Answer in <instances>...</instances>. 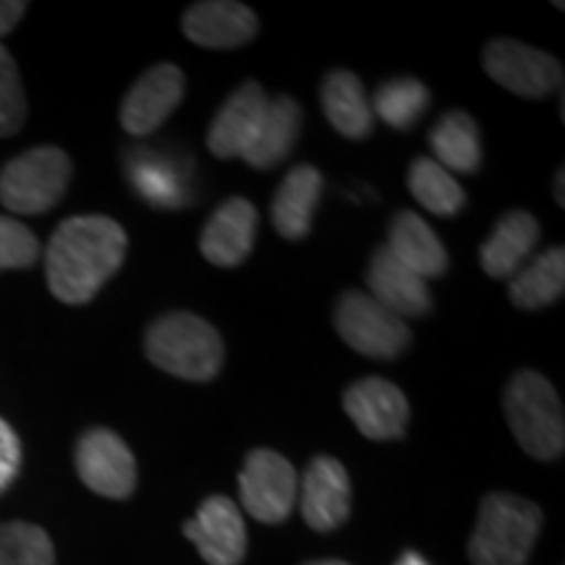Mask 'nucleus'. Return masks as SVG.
Here are the masks:
<instances>
[{
  "label": "nucleus",
  "mask_w": 565,
  "mask_h": 565,
  "mask_svg": "<svg viewBox=\"0 0 565 565\" xmlns=\"http://www.w3.org/2000/svg\"><path fill=\"white\" fill-rule=\"evenodd\" d=\"M126 231L113 217L76 215L55 228L45 252L47 288L63 303H87L121 270Z\"/></svg>",
  "instance_id": "f257e3e1"
},
{
  "label": "nucleus",
  "mask_w": 565,
  "mask_h": 565,
  "mask_svg": "<svg viewBox=\"0 0 565 565\" xmlns=\"http://www.w3.org/2000/svg\"><path fill=\"white\" fill-rule=\"evenodd\" d=\"M542 529V511L513 492H490L479 503V519L469 540L475 565H526Z\"/></svg>",
  "instance_id": "f03ea898"
},
{
  "label": "nucleus",
  "mask_w": 565,
  "mask_h": 565,
  "mask_svg": "<svg viewBox=\"0 0 565 565\" xmlns=\"http://www.w3.org/2000/svg\"><path fill=\"white\" fill-rule=\"evenodd\" d=\"M147 359L189 383H210L223 366V338L202 317L171 312L154 320L145 338Z\"/></svg>",
  "instance_id": "7ed1b4c3"
},
{
  "label": "nucleus",
  "mask_w": 565,
  "mask_h": 565,
  "mask_svg": "<svg viewBox=\"0 0 565 565\" xmlns=\"http://www.w3.org/2000/svg\"><path fill=\"white\" fill-rule=\"evenodd\" d=\"M505 419L521 448L536 461H555L565 448L561 395L545 374L521 370L505 387Z\"/></svg>",
  "instance_id": "20e7f679"
},
{
  "label": "nucleus",
  "mask_w": 565,
  "mask_h": 565,
  "mask_svg": "<svg viewBox=\"0 0 565 565\" xmlns=\"http://www.w3.org/2000/svg\"><path fill=\"white\" fill-rule=\"evenodd\" d=\"M71 173V158L58 147L21 152L0 171V204L17 215H42L63 200Z\"/></svg>",
  "instance_id": "39448f33"
},
{
  "label": "nucleus",
  "mask_w": 565,
  "mask_h": 565,
  "mask_svg": "<svg viewBox=\"0 0 565 565\" xmlns=\"http://www.w3.org/2000/svg\"><path fill=\"white\" fill-rule=\"evenodd\" d=\"M335 330L345 345L370 359H395L412 343L406 320L387 312L364 291H345L335 307Z\"/></svg>",
  "instance_id": "423d86ee"
},
{
  "label": "nucleus",
  "mask_w": 565,
  "mask_h": 565,
  "mask_svg": "<svg viewBox=\"0 0 565 565\" xmlns=\"http://www.w3.org/2000/svg\"><path fill=\"white\" fill-rule=\"evenodd\" d=\"M482 63L492 82L526 100H542L563 87L561 61L519 40L498 38L487 42Z\"/></svg>",
  "instance_id": "0eeeda50"
},
{
  "label": "nucleus",
  "mask_w": 565,
  "mask_h": 565,
  "mask_svg": "<svg viewBox=\"0 0 565 565\" xmlns=\"http://www.w3.org/2000/svg\"><path fill=\"white\" fill-rule=\"evenodd\" d=\"M242 505L263 524H280L299 498V475L294 463L270 448H254L238 471Z\"/></svg>",
  "instance_id": "6e6552de"
},
{
  "label": "nucleus",
  "mask_w": 565,
  "mask_h": 565,
  "mask_svg": "<svg viewBox=\"0 0 565 565\" xmlns=\"http://www.w3.org/2000/svg\"><path fill=\"white\" fill-rule=\"evenodd\" d=\"M76 471L92 492L110 500H126L137 490V461L113 429L95 427L76 443Z\"/></svg>",
  "instance_id": "1a4fd4ad"
},
{
  "label": "nucleus",
  "mask_w": 565,
  "mask_h": 565,
  "mask_svg": "<svg viewBox=\"0 0 565 565\" xmlns=\"http://www.w3.org/2000/svg\"><path fill=\"white\" fill-rule=\"evenodd\" d=\"M186 92V76L173 63H158L139 76L121 105V126L131 137L158 131L179 108Z\"/></svg>",
  "instance_id": "9d476101"
},
{
  "label": "nucleus",
  "mask_w": 565,
  "mask_h": 565,
  "mask_svg": "<svg viewBox=\"0 0 565 565\" xmlns=\"http://www.w3.org/2000/svg\"><path fill=\"white\" fill-rule=\"evenodd\" d=\"M343 408L370 440H398L406 435L412 408L398 385L383 377H364L343 393Z\"/></svg>",
  "instance_id": "9b49d317"
},
{
  "label": "nucleus",
  "mask_w": 565,
  "mask_h": 565,
  "mask_svg": "<svg viewBox=\"0 0 565 565\" xmlns=\"http://www.w3.org/2000/svg\"><path fill=\"white\" fill-rule=\"evenodd\" d=\"M183 534L210 565H238L246 555L244 515L225 494L204 500L194 519L183 524Z\"/></svg>",
  "instance_id": "f8f14e48"
},
{
  "label": "nucleus",
  "mask_w": 565,
  "mask_h": 565,
  "mask_svg": "<svg viewBox=\"0 0 565 565\" xmlns=\"http://www.w3.org/2000/svg\"><path fill=\"white\" fill-rule=\"evenodd\" d=\"M301 515L315 532H335L351 513V479L333 456H317L299 482Z\"/></svg>",
  "instance_id": "ddd939ff"
},
{
  "label": "nucleus",
  "mask_w": 565,
  "mask_h": 565,
  "mask_svg": "<svg viewBox=\"0 0 565 565\" xmlns=\"http://www.w3.org/2000/svg\"><path fill=\"white\" fill-rule=\"evenodd\" d=\"M267 105H270V97L265 95L263 84L254 79L244 82L212 118L207 150L221 160L244 158L246 147L252 145L265 121Z\"/></svg>",
  "instance_id": "4468645a"
},
{
  "label": "nucleus",
  "mask_w": 565,
  "mask_h": 565,
  "mask_svg": "<svg viewBox=\"0 0 565 565\" xmlns=\"http://www.w3.org/2000/svg\"><path fill=\"white\" fill-rule=\"evenodd\" d=\"M259 212L244 196H231L210 215L200 236V252L215 267H238L257 242Z\"/></svg>",
  "instance_id": "2eb2a0df"
},
{
  "label": "nucleus",
  "mask_w": 565,
  "mask_h": 565,
  "mask_svg": "<svg viewBox=\"0 0 565 565\" xmlns=\"http://www.w3.org/2000/svg\"><path fill=\"white\" fill-rule=\"evenodd\" d=\"M183 34L210 51H233L257 38L259 21L254 11L233 0H204L183 13Z\"/></svg>",
  "instance_id": "dca6fc26"
},
{
  "label": "nucleus",
  "mask_w": 565,
  "mask_h": 565,
  "mask_svg": "<svg viewBox=\"0 0 565 565\" xmlns=\"http://www.w3.org/2000/svg\"><path fill=\"white\" fill-rule=\"evenodd\" d=\"M366 288L374 301L383 303L387 312L401 320L424 317L433 309V294H429L427 280L401 265L387 252V246H380L372 254V263L366 267Z\"/></svg>",
  "instance_id": "f3484780"
},
{
  "label": "nucleus",
  "mask_w": 565,
  "mask_h": 565,
  "mask_svg": "<svg viewBox=\"0 0 565 565\" xmlns=\"http://www.w3.org/2000/svg\"><path fill=\"white\" fill-rule=\"evenodd\" d=\"M387 252L419 278H440L448 270V252L437 233L416 212L401 210L387 225Z\"/></svg>",
  "instance_id": "a211bd4d"
},
{
  "label": "nucleus",
  "mask_w": 565,
  "mask_h": 565,
  "mask_svg": "<svg viewBox=\"0 0 565 565\" xmlns=\"http://www.w3.org/2000/svg\"><path fill=\"white\" fill-rule=\"evenodd\" d=\"M322 196V173L315 166H296L280 181L273 196V225L286 242L309 236L315 210Z\"/></svg>",
  "instance_id": "6ab92c4d"
},
{
  "label": "nucleus",
  "mask_w": 565,
  "mask_h": 565,
  "mask_svg": "<svg viewBox=\"0 0 565 565\" xmlns=\"http://www.w3.org/2000/svg\"><path fill=\"white\" fill-rule=\"evenodd\" d=\"M320 100L324 116L341 137L353 141L370 137L374 126L372 100L362 79L353 71H330L320 87Z\"/></svg>",
  "instance_id": "aec40b11"
},
{
  "label": "nucleus",
  "mask_w": 565,
  "mask_h": 565,
  "mask_svg": "<svg viewBox=\"0 0 565 565\" xmlns=\"http://www.w3.org/2000/svg\"><path fill=\"white\" fill-rule=\"evenodd\" d=\"M540 244V223L526 210L508 212L482 244L479 263L490 278H511Z\"/></svg>",
  "instance_id": "412c9836"
},
{
  "label": "nucleus",
  "mask_w": 565,
  "mask_h": 565,
  "mask_svg": "<svg viewBox=\"0 0 565 565\" xmlns=\"http://www.w3.org/2000/svg\"><path fill=\"white\" fill-rule=\"evenodd\" d=\"M301 131V108L294 97L278 95L270 100L265 113V121L259 126L257 137L246 147L244 160L257 171H270L280 166L294 150Z\"/></svg>",
  "instance_id": "4be33fe9"
},
{
  "label": "nucleus",
  "mask_w": 565,
  "mask_h": 565,
  "mask_svg": "<svg viewBox=\"0 0 565 565\" xmlns=\"http://www.w3.org/2000/svg\"><path fill=\"white\" fill-rule=\"evenodd\" d=\"M429 150L448 173H477L482 166L477 121L466 110H448L429 131Z\"/></svg>",
  "instance_id": "5701e85b"
},
{
  "label": "nucleus",
  "mask_w": 565,
  "mask_h": 565,
  "mask_svg": "<svg viewBox=\"0 0 565 565\" xmlns=\"http://www.w3.org/2000/svg\"><path fill=\"white\" fill-rule=\"evenodd\" d=\"M565 291V249L553 246L534 257L524 270H515L508 296L519 309L534 312V309L550 307L561 299Z\"/></svg>",
  "instance_id": "b1692460"
},
{
  "label": "nucleus",
  "mask_w": 565,
  "mask_h": 565,
  "mask_svg": "<svg viewBox=\"0 0 565 565\" xmlns=\"http://www.w3.org/2000/svg\"><path fill=\"white\" fill-rule=\"evenodd\" d=\"M406 181L414 200L419 202L424 210L433 212V215L454 217L463 210V186L454 179V173H448L443 166H437L433 158H416L412 162V168H408Z\"/></svg>",
  "instance_id": "393cba45"
},
{
  "label": "nucleus",
  "mask_w": 565,
  "mask_h": 565,
  "mask_svg": "<svg viewBox=\"0 0 565 565\" xmlns=\"http://www.w3.org/2000/svg\"><path fill=\"white\" fill-rule=\"evenodd\" d=\"M427 108L429 89L419 79H412V76H398V79L380 84L372 100L374 116L383 118L395 131L412 129Z\"/></svg>",
  "instance_id": "a878e982"
},
{
  "label": "nucleus",
  "mask_w": 565,
  "mask_h": 565,
  "mask_svg": "<svg viewBox=\"0 0 565 565\" xmlns=\"http://www.w3.org/2000/svg\"><path fill=\"white\" fill-rule=\"evenodd\" d=\"M0 565H55L51 536L24 521L0 524Z\"/></svg>",
  "instance_id": "bb28decb"
},
{
  "label": "nucleus",
  "mask_w": 565,
  "mask_h": 565,
  "mask_svg": "<svg viewBox=\"0 0 565 565\" xmlns=\"http://www.w3.org/2000/svg\"><path fill=\"white\" fill-rule=\"evenodd\" d=\"M131 183L134 189L145 196L154 207H179L183 200L181 179H175L173 168L162 160H134L131 162Z\"/></svg>",
  "instance_id": "cd10ccee"
},
{
  "label": "nucleus",
  "mask_w": 565,
  "mask_h": 565,
  "mask_svg": "<svg viewBox=\"0 0 565 565\" xmlns=\"http://www.w3.org/2000/svg\"><path fill=\"white\" fill-rule=\"evenodd\" d=\"M26 121V92L11 53L0 45V137H13Z\"/></svg>",
  "instance_id": "c85d7f7f"
},
{
  "label": "nucleus",
  "mask_w": 565,
  "mask_h": 565,
  "mask_svg": "<svg viewBox=\"0 0 565 565\" xmlns=\"http://www.w3.org/2000/svg\"><path fill=\"white\" fill-rule=\"evenodd\" d=\"M40 259L38 236L24 223L0 217V270H24Z\"/></svg>",
  "instance_id": "c756f323"
},
{
  "label": "nucleus",
  "mask_w": 565,
  "mask_h": 565,
  "mask_svg": "<svg viewBox=\"0 0 565 565\" xmlns=\"http://www.w3.org/2000/svg\"><path fill=\"white\" fill-rule=\"evenodd\" d=\"M21 469V443L11 424L0 419V492L17 479Z\"/></svg>",
  "instance_id": "7c9ffc66"
},
{
  "label": "nucleus",
  "mask_w": 565,
  "mask_h": 565,
  "mask_svg": "<svg viewBox=\"0 0 565 565\" xmlns=\"http://www.w3.org/2000/svg\"><path fill=\"white\" fill-rule=\"evenodd\" d=\"M30 6L24 0H0V38H6L13 26L24 19V13Z\"/></svg>",
  "instance_id": "2f4dec72"
},
{
  "label": "nucleus",
  "mask_w": 565,
  "mask_h": 565,
  "mask_svg": "<svg viewBox=\"0 0 565 565\" xmlns=\"http://www.w3.org/2000/svg\"><path fill=\"white\" fill-rule=\"evenodd\" d=\"M395 565H429L419 553H404Z\"/></svg>",
  "instance_id": "473e14b6"
},
{
  "label": "nucleus",
  "mask_w": 565,
  "mask_h": 565,
  "mask_svg": "<svg viewBox=\"0 0 565 565\" xmlns=\"http://www.w3.org/2000/svg\"><path fill=\"white\" fill-rule=\"evenodd\" d=\"M555 196H557V204H561V207H565V196H563V168H561V171H557V175H555Z\"/></svg>",
  "instance_id": "72a5a7b5"
},
{
  "label": "nucleus",
  "mask_w": 565,
  "mask_h": 565,
  "mask_svg": "<svg viewBox=\"0 0 565 565\" xmlns=\"http://www.w3.org/2000/svg\"><path fill=\"white\" fill-rule=\"evenodd\" d=\"M303 565H349V563H345V561H309Z\"/></svg>",
  "instance_id": "f704fd0d"
}]
</instances>
